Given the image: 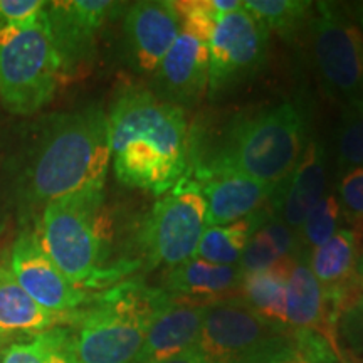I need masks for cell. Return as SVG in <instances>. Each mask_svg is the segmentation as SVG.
<instances>
[{"label":"cell","instance_id":"6da1fadb","mask_svg":"<svg viewBox=\"0 0 363 363\" xmlns=\"http://www.w3.org/2000/svg\"><path fill=\"white\" fill-rule=\"evenodd\" d=\"M26 128L6 167L9 199L22 224L38 219L49 202L104 187L111 152L101 106L54 113Z\"/></svg>","mask_w":363,"mask_h":363},{"label":"cell","instance_id":"7a4b0ae2","mask_svg":"<svg viewBox=\"0 0 363 363\" xmlns=\"http://www.w3.org/2000/svg\"><path fill=\"white\" fill-rule=\"evenodd\" d=\"M113 170L125 187L163 195L189 167L185 110L140 84H125L108 111Z\"/></svg>","mask_w":363,"mask_h":363},{"label":"cell","instance_id":"3957f363","mask_svg":"<svg viewBox=\"0 0 363 363\" xmlns=\"http://www.w3.org/2000/svg\"><path fill=\"white\" fill-rule=\"evenodd\" d=\"M306 136V115L298 103L238 113L219 142L189 143L187 172L233 170L269 185L278 197L305 152Z\"/></svg>","mask_w":363,"mask_h":363},{"label":"cell","instance_id":"277c9868","mask_svg":"<svg viewBox=\"0 0 363 363\" xmlns=\"http://www.w3.org/2000/svg\"><path fill=\"white\" fill-rule=\"evenodd\" d=\"M35 220L40 246L74 286L88 291L125 276L110 262L113 233L103 189L49 202Z\"/></svg>","mask_w":363,"mask_h":363},{"label":"cell","instance_id":"5b68a950","mask_svg":"<svg viewBox=\"0 0 363 363\" xmlns=\"http://www.w3.org/2000/svg\"><path fill=\"white\" fill-rule=\"evenodd\" d=\"M170 294L138 279L121 281L76 315L71 331L78 363H133Z\"/></svg>","mask_w":363,"mask_h":363},{"label":"cell","instance_id":"8992f818","mask_svg":"<svg viewBox=\"0 0 363 363\" xmlns=\"http://www.w3.org/2000/svg\"><path fill=\"white\" fill-rule=\"evenodd\" d=\"M62 83L45 9L26 24L0 27V101L12 115H35Z\"/></svg>","mask_w":363,"mask_h":363},{"label":"cell","instance_id":"52a82bcc","mask_svg":"<svg viewBox=\"0 0 363 363\" xmlns=\"http://www.w3.org/2000/svg\"><path fill=\"white\" fill-rule=\"evenodd\" d=\"M318 79L342 108L363 103V34L338 4L318 2L306 24Z\"/></svg>","mask_w":363,"mask_h":363},{"label":"cell","instance_id":"ba28073f","mask_svg":"<svg viewBox=\"0 0 363 363\" xmlns=\"http://www.w3.org/2000/svg\"><path fill=\"white\" fill-rule=\"evenodd\" d=\"M180 33L155 72L157 96L185 108H194L208 89V48L217 12L212 0L174 2Z\"/></svg>","mask_w":363,"mask_h":363},{"label":"cell","instance_id":"9c48e42d","mask_svg":"<svg viewBox=\"0 0 363 363\" xmlns=\"http://www.w3.org/2000/svg\"><path fill=\"white\" fill-rule=\"evenodd\" d=\"M207 229V203L201 185L185 174L155 202L138 233V244L150 267L174 269L197 251Z\"/></svg>","mask_w":363,"mask_h":363},{"label":"cell","instance_id":"30bf717a","mask_svg":"<svg viewBox=\"0 0 363 363\" xmlns=\"http://www.w3.org/2000/svg\"><path fill=\"white\" fill-rule=\"evenodd\" d=\"M269 33L244 6L217 17L208 48V89L217 99L254 78L264 65Z\"/></svg>","mask_w":363,"mask_h":363},{"label":"cell","instance_id":"8fae6325","mask_svg":"<svg viewBox=\"0 0 363 363\" xmlns=\"http://www.w3.org/2000/svg\"><path fill=\"white\" fill-rule=\"evenodd\" d=\"M289 330L261 318L239 296H229L207 306L195 347L212 360L239 363Z\"/></svg>","mask_w":363,"mask_h":363},{"label":"cell","instance_id":"7c38bea8","mask_svg":"<svg viewBox=\"0 0 363 363\" xmlns=\"http://www.w3.org/2000/svg\"><path fill=\"white\" fill-rule=\"evenodd\" d=\"M123 7L125 4L110 0L48 2L45 16L61 65L62 81L81 74L93 62L99 33Z\"/></svg>","mask_w":363,"mask_h":363},{"label":"cell","instance_id":"4fadbf2b","mask_svg":"<svg viewBox=\"0 0 363 363\" xmlns=\"http://www.w3.org/2000/svg\"><path fill=\"white\" fill-rule=\"evenodd\" d=\"M9 267L21 288L39 306L57 315H71L89 299L88 291L72 284L59 271L30 227L21 230L13 240Z\"/></svg>","mask_w":363,"mask_h":363},{"label":"cell","instance_id":"5bb4252c","mask_svg":"<svg viewBox=\"0 0 363 363\" xmlns=\"http://www.w3.org/2000/svg\"><path fill=\"white\" fill-rule=\"evenodd\" d=\"M180 33V19L170 0H145L128 7L123 19L125 45L135 69L155 74Z\"/></svg>","mask_w":363,"mask_h":363},{"label":"cell","instance_id":"9a60e30c","mask_svg":"<svg viewBox=\"0 0 363 363\" xmlns=\"http://www.w3.org/2000/svg\"><path fill=\"white\" fill-rule=\"evenodd\" d=\"M207 203V227L233 224L254 214L276 197V190L233 170H189Z\"/></svg>","mask_w":363,"mask_h":363},{"label":"cell","instance_id":"2e32d148","mask_svg":"<svg viewBox=\"0 0 363 363\" xmlns=\"http://www.w3.org/2000/svg\"><path fill=\"white\" fill-rule=\"evenodd\" d=\"M211 303L172 296L152 323L133 363H157L189 350L197 343L203 315Z\"/></svg>","mask_w":363,"mask_h":363},{"label":"cell","instance_id":"e0dca14e","mask_svg":"<svg viewBox=\"0 0 363 363\" xmlns=\"http://www.w3.org/2000/svg\"><path fill=\"white\" fill-rule=\"evenodd\" d=\"M326 189V162L325 150L321 143L308 142L305 152L289 175L278 199H276L272 212L281 211L284 224L298 233L310 211L325 197Z\"/></svg>","mask_w":363,"mask_h":363},{"label":"cell","instance_id":"ac0fdd59","mask_svg":"<svg viewBox=\"0 0 363 363\" xmlns=\"http://www.w3.org/2000/svg\"><path fill=\"white\" fill-rule=\"evenodd\" d=\"M286 323L291 330L315 331L321 335L340 357L337 323L331 318L325 289L315 278L310 266L303 261H296L288 279Z\"/></svg>","mask_w":363,"mask_h":363},{"label":"cell","instance_id":"d6986e66","mask_svg":"<svg viewBox=\"0 0 363 363\" xmlns=\"http://www.w3.org/2000/svg\"><path fill=\"white\" fill-rule=\"evenodd\" d=\"M240 278L242 274L239 264L219 266L190 257L174 269H169L163 289L172 296L212 303L217 299L238 296Z\"/></svg>","mask_w":363,"mask_h":363},{"label":"cell","instance_id":"ffe728a7","mask_svg":"<svg viewBox=\"0 0 363 363\" xmlns=\"http://www.w3.org/2000/svg\"><path fill=\"white\" fill-rule=\"evenodd\" d=\"M69 315H57L39 306L17 283L11 267L0 264V337L30 335L56 328Z\"/></svg>","mask_w":363,"mask_h":363},{"label":"cell","instance_id":"44dd1931","mask_svg":"<svg viewBox=\"0 0 363 363\" xmlns=\"http://www.w3.org/2000/svg\"><path fill=\"white\" fill-rule=\"evenodd\" d=\"M296 261L294 256H288L266 269L242 274L238 296L264 320L288 326V279Z\"/></svg>","mask_w":363,"mask_h":363},{"label":"cell","instance_id":"7402d4cb","mask_svg":"<svg viewBox=\"0 0 363 363\" xmlns=\"http://www.w3.org/2000/svg\"><path fill=\"white\" fill-rule=\"evenodd\" d=\"M266 217L264 211H257L233 224L207 227L199 240L194 257L219 266H238L249 239Z\"/></svg>","mask_w":363,"mask_h":363},{"label":"cell","instance_id":"603a6c76","mask_svg":"<svg viewBox=\"0 0 363 363\" xmlns=\"http://www.w3.org/2000/svg\"><path fill=\"white\" fill-rule=\"evenodd\" d=\"M335 348L315 331L289 330L239 363H338Z\"/></svg>","mask_w":363,"mask_h":363},{"label":"cell","instance_id":"cb8c5ba5","mask_svg":"<svg viewBox=\"0 0 363 363\" xmlns=\"http://www.w3.org/2000/svg\"><path fill=\"white\" fill-rule=\"evenodd\" d=\"M296 247V233L284 224L278 216L266 217V220L254 230L246 251L240 257V274L262 271L284 257L293 256Z\"/></svg>","mask_w":363,"mask_h":363},{"label":"cell","instance_id":"d4e9b609","mask_svg":"<svg viewBox=\"0 0 363 363\" xmlns=\"http://www.w3.org/2000/svg\"><path fill=\"white\" fill-rule=\"evenodd\" d=\"M2 363H78L71 330L56 326L16 340L4 350Z\"/></svg>","mask_w":363,"mask_h":363},{"label":"cell","instance_id":"484cf974","mask_svg":"<svg viewBox=\"0 0 363 363\" xmlns=\"http://www.w3.org/2000/svg\"><path fill=\"white\" fill-rule=\"evenodd\" d=\"M244 9L266 27L267 33H274L289 40L299 34L308 24L313 2L310 0H247Z\"/></svg>","mask_w":363,"mask_h":363},{"label":"cell","instance_id":"4316f807","mask_svg":"<svg viewBox=\"0 0 363 363\" xmlns=\"http://www.w3.org/2000/svg\"><path fill=\"white\" fill-rule=\"evenodd\" d=\"M342 217V207H340L337 195H325L311 208L310 214L303 222L301 229L298 230L299 235H301L303 247L311 252L323 246L326 240H330L340 230V219Z\"/></svg>","mask_w":363,"mask_h":363},{"label":"cell","instance_id":"83f0119b","mask_svg":"<svg viewBox=\"0 0 363 363\" xmlns=\"http://www.w3.org/2000/svg\"><path fill=\"white\" fill-rule=\"evenodd\" d=\"M337 152L342 172L363 165V103L343 108L337 133Z\"/></svg>","mask_w":363,"mask_h":363},{"label":"cell","instance_id":"f1b7e54d","mask_svg":"<svg viewBox=\"0 0 363 363\" xmlns=\"http://www.w3.org/2000/svg\"><path fill=\"white\" fill-rule=\"evenodd\" d=\"M337 199L348 224L363 229V165L342 172Z\"/></svg>","mask_w":363,"mask_h":363},{"label":"cell","instance_id":"f546056e","mask_svg":"<svg viewBox=\"0 0 363 363\" xmlns=\"http://www.w3.org/2000/svg\"><path fill=\"white\" fill-rule=\"evenodd\" d=\"M43 0H0V27L26 24L44 11Z\"/></svg>","mask_w":363,"mask_h":363},{"label":"cell","instance_id":"4dcf8cb0","mask_svg":"<svg viewBox=\"0 0 363 363\" xmlns=\"http://www.w3.org/2000/svg\"><path fill=\"white\" fill-rule=\"evenodd\" d=\"M157 363H222V362L212 360V358L203 355V353L194 345V347H190L189 350H185V352L179 353V355L167 358V360H162Z\"/></svg>","mask_w":363,"mask_h":363},{"label":"cell","instance_id":"1f68e13d","mask_svg":"<svg viewBox=\"0 0 363 363\" xmlns=\"http://www.w3.org/2000/svg\"><path fill=\"white\" fill-rule=\"evenodd\" d=\"M348 311H350L352 315L355 316L358 321H360V326L363 328V298H362V299H358V301L355 303V305H353Z\"/></svg>","mask_w":363,"mask_h":363},{"label":"cell","instance_id":"d6a6232c","mask_svg":"<svg viewBox=\"0 0 363 363\" xmlns=\"http://www.w3.org/2000/svg\"><path fill=\"white\" fill-rule=\"evenodd\" d=\"M357 13H358V26H360L362 34H363V4L357 9Z\"/></svg>","mask_w":363,"mask_h":363},{"label":"cell","instance_id":"836d02e7","mask_svg":"<svg viewBox=\"0 0 363 363\" xmlns=\"http://www.w3.org/2000/svg\"><path fill=\"white\" fill-rule=\"evenodd\" d=\"M357 271H358V276H360V279H362V283H363V254L360 256V259H358Z\"/></svg>","mask_w":363,"mask_h":363}]
</instances>
